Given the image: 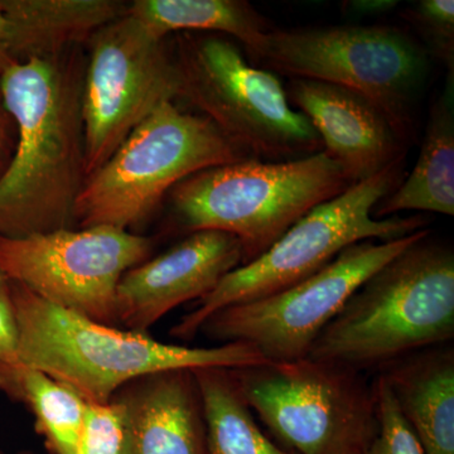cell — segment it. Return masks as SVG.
Returning <instances> with one entry per match:
<instances>
[{
  "instance_id": "28",
  "label": "cell",
  "mask_w": 454,
  "mask_h": 454,
  "mask_svg": "<svg viewBox=\"0 0 454 454\" xmlns=\"http://www.w3.org/2000/svg\"><path fill=\"white\" fill-rule=\"evenodd\" d=\"M14 61L11 55V40H9V25L4 12L0 7V76L5 73Z\"/></svg>"
},
{
  "instance_id": "29",
  "label": "cell",
  "mask_w": 454,
  "mask_h": 454,
  "mask_svg": "<svg viewBox=\"0 0 454 454\" xmlns=\"http://www.w3.org/2000/svg\"><path fill=\"white\" fill-rule=\"evenodd\" d=\"M0 454H7L3 452L2 450H0ZM17 454H33L32 452H28V450H22V452L17 453Z\"/></svg>"
},
{
  "instance_id": "25",
  "label": "cell",
  "mask_w": 454,
  "mask_h": 454,
  "mask_svg": "<svg viewBox=\"0 0 454 454\" xmlns=\"http://www.w3.org/2000/svg\"><path fill=\"white\" fill-rule=\"evenodd\" d=\"M18 330L11 279L0 271V360L16 361Z\"/></svg>"
},
{
  "instance_id": "4",
  "label": "cell",
  "mask_w": 454,
  "mask_h": 454,
  "mask_svg": "<svg viewBox=\"0 0 454 454\" xmlns=\"http://www.w3.org/2000/svg\"><path fill=\"white\" fill-rule=\"evenodd\" d=\"M351 186L340 164L322 151L283 162L245 158L201 170L173 187L166 201L187 235L214 230L235 236L247 264L316 206Z\"/></svg>"
},
{
  "instance_id": "11",
  "label": "cell",
  "mask_w": 454,
  "mask_h": 454,
  "mask_svg": "<svg viewBox=\"0 0 454 454\" xmlns=\"http://www.w3.org/2000/svg\"><path fill=\"white\" fill-rule=\"evenodd\" d=\"M82 114L86 177L166 101L178 98L172 46L129 13L88 41Z\"/></svg>"
},
{
  "instance_id": "10",
  "label": "cell",
  "mask_w": 454,
  "mask_h": 454,
  "mask_svg": "<svg viewBox=\"0 0 454 454\" xmlns=\"http://www.w3.org/2000/svg\"><path fill=\"white\" fill-rule=\"evenodd\" d=\"M429 232L426 227L396 240L351 245L324 269L284 291L217 310L200 333L220 345L252 346L269 363L306 358L317 337L358 286Z\"/></svg>"
},
{
  "instance_id": "24",
  "label": "cell",
  "mask_w": 454,
  "mask_h": 454,
  "mask_svg": "<svg viewBox=\"0 0 454 454\" xmlns=\"http://www.w3.org/2000/svg\"><path fill=\"white\" fill-rule=\"evenodd\" d=\"M74 454H128L127 424L115 402L88 403Z\"/></svg>"
},
{
  "instance_id": "7",
  "label": "cell",
  "mask_w": 454,
  "mask_h": 454,
  "mask_svg": "<svg viewBox=\"0 0 454 454\" xmlns=\"http://www.w3.org/2000/svg\"><path fill=\"white\" fill-rule=\"evenodd\" d=\"M172 50L178 98L249 157L283 162L324 151L315 128L289 103L276 74L250 65L234 41L214 33H178Z\"/></svg>"
},
{
  "instance_id": "19",
  "label": "cell",
  "mask_w": 454,
  "mask_h": 454,
  "mask_svg": "<svg viewBox=\"0 0 454 454\" xmlns=\"http://www.w3.org/2000/svg\"><path fill=\"white\" fill-rule=\"evenodd\" d=\"M128 13L166 40L172 33H214L240 42L254 59L271 27L245 0H134Z\"/></svg>"
},
{
  "instance_id": "12",
  "label": "cell",
  "mask_w": 454,
  "mask_h": 454,
  "mask_svg": "<svg viewBox=\"0 0 454 454\" xmlns=\"http://www.w3.org/2000/svg\"><path fill=\"white\" fill-rule=\"evenodd\" d=\"M153 240L112 226L0 238V271L57 307L115 325L121 277L151 256Z\"/></svg>"
},
{
  "instance_id": "1",
  "label": "cell",
  "mask_w": 454,
  "mask_h": 454,
  "mask_svg": "<svg viewBox=\"0 0 454 454\" xmlns=\"http://www.w3.org/2000/svg\"><path fill=\"white\" fill-rule=\"evenodd\" d=\"M79 47L50 59L14 62L0 76L18 140L0 175V238L74 229L86 179Z\"/></svg>"
},
{
  "instance_id": "5",
  "label": "cell",
  "mask_w": 454,
  "mask_h": 454,
  "mask_svg": "<svg viewBox=\"0 0 454 454\" xmlns=\"http://www.w3.org/2000/svg\"><path fill=\"white\" fill-rule=\"evenodd\" d=\"M403 166L404 160L316 206L262 255L226 274L173 325L170 334L193 339L217 310L284 291L324 269L351 245L396 240L426 229L428 223L422 216H372L376 205L403 181Z\"/></svg>"
},
{
  "instance_id": "6",
  "label": "cell",
  "mask_w": 454,
  "mask_h": 454,
  "mask_svg": "<svg viewBox=\"0 0 454 454\" xmlns=\"http://www.w3.org/2000/svg\"><path fill=\"white\" fill-rule=\"evenodd\" d=\"M249 157L203 115L160 104L103 166L89 175L74 207L79 229L142 225L179 182Z\"/></svg>"
},
{
  "instance_id": "17",
  "label": "cell",
  "mask_w": 454,
  "mask_h": 454,
  "mask_svg": "<svg viewBox=\"0 0 454 454\" xmlns=\"http://www.w3.org/2000/svg\"><path fill=\"white\" fill-rule=\"evenodd\" d=\"M14 62L50 59L88 43L104 26L124 17L121 0H0Z\"/></svg>"
},
{
  "instance_id": "2",
  "label": "cell",
  "mask_w": 454,
  "mask_h": 454,
  "mask_svg": "<svg viewBox=\"0 0 454 454\" xmlns=\"http://www.w3.org/2000/svg\"><path fill=\"white\" fill-rule=\"evenodd\" d=\"M428 235L409 245L348 298L309 356L355 372L382 369L454 339V253Z\"/></svg>"
},
{
  "instance_id": "15",
  "label": "cell",
  "mask_w": 454,
  "mask_h": 454,
  "mask_svg": "<svg viewBox=\"0 0 454 454\" xmlns=\"http://www.w3.org/2000/svg\"><path fill=\"white\" fill-rule=\"evenodd\" d=\"M112 400L127 424L128 454H205V414L193 370L142 376Z\"/></svg>"
},
{
  "instance_id": "9",
  "label": "cell",
  "mask_w": 454,
  "mask_h": 454,
  "mask_svg": "<svg viewBox=\"0 0 454 454\" xmlns=\"http://www.w3.org/2000/svg\"><path fill=\"white\" fill-rule=\"evenodd\" d=\"M229 372L245 404L293 452L357 454L378 432L363 372L309 357Z\"/></svg>"
},
{
  "instance_id": "23",
  "label": "cell",
  "mask_w": 454,
  "mask_h": 454,
  "mask_svg": "<svg viewBox=\"0 0 454 454\" xmlns=\"http://www.w3.org/2000/svg\"><path fill=\"white\" fill-rule=\"evenodd\" d=\"M372 385L378 432L357 454H424L413 429L400 413L387 382L379 375Z\"/></svg>"
},
{
  "instance_id": "27",
  "label": "cell",
  "mask_w": 454,
  "mask_h": 454,
  "mask_svg": "<svg viewBox=\"0 0 454 454\" xmlns=\"http://www.w3.org/2000/svg\"><path fill=\"white\" fill-rule=\"evenodd\" d=\"M14 124L12 121L11 115H9L7 110H5L4 104H3L2 94H0V175L3 170L8 166L9 155H11V127Z\"/></svg>"
},
{
  "instance_id": "13",
  "label": "cell",
  "mask_w": 454,
  "mask_h": 454,
  "mask_svg": "<svg viewBox=\"0 0 454 454\" xmlns=\"http://www.w3.org/2000/svg\"><path fill=\"white\" fill-rule=\"evenodd\" d=\"M235 236L203 230L188 234L168 252L131 268L116 288V324L145 333L170 310L214 291L243 264Z\"/></svg>"
},
{
  "instance_id": "22",
  "label": "cell",
  "mask_w": 454,
  "mask_h": 454,
  "mask_svg": "<svg viewBox=\"0 0 454 454\" xmlns=\"http://www.w3.org/2000/svg\"><path fill=\"white\" fill-rule=\"evenodd\" d=\"M427 44V53L438 59L454 77V2L420 0L402 13Z\"/></svg>"
},
{
  "instance_id": "18",
  "label": "cell",
  "mask_w": 454,
  "mask_h": 454,
  "mask_svg": "<svg viewBox=\"0 0 454 454\" xmlns=\"http://www.w3.org/2000/svg\"><path fill=\"white\" fill-rule=\"evenodd\" d=\"M404 211L454 215V77L430 107L419 157L411 175L373 208L375 219Z\"/></svg>"
},
{
  "instance_id": "16",
  "label": "cell",
  "mask_w": 454,
  "mask_h": 454,
  "mask_svg": "<svg viewBox=\"0 0 454 454\" xmlns=\"http://www.w3.org/2000/svg\"><path fill=\"white\" fill-rule=\"evenodd\" d=\"M400 413L424 454H454V351L447 345L415 352L382 369Z\"/></svg>"
},
{
  "instance_id": "26",
  "label": "cell",
  "mask_w": 454,
  "mask_h": 454,
  "mask_svg": "<svg viewBox=\"0 0 454 454\" xmlns=\"http://www.w3.org/2000/svg\"><path fill=\"white\" fill-rule=\"evenodd\" d=\"M399 5L396 0H349L342 3V9L358 17H376L389 13Z\"/></svg>"
},
{
  "instance_id": "14",
  "label": "cell",
  "mask_w": 454,
  "mask_h": 454,
  "mask_svg": "<svg viewBox=\"0 0 454 454\" xmlns=\"http://www.w3.org/2000/svg\"><path fill=\"white\" fill-rule=\"evenodd\" d=\"M289 103L304 114L324 145L356 184L405 160L403 142L387 114L364 95L333 83L292 79Z\"/></svg>"
},
{
  "instance_id": "3",
  "label": "cell",
  "mask_w": 454,
  "mask_h": 454,
  "mask_svg": "<svg viewBox=\"0 0 454 454\" xmlns=\"http://www.w3.org/2000/svg\"><path fill=\"white\" fill-rule=\"evenodd\" d=\"M17 360L49 373L86 403L106 404L128 382L168 370L239 369L265 363L244 343L186 348L119 330L57 307L12 282Z\"/></svg>"
},
{
  "instance_id": "8",
  "label": "cell",
  "mask_w": 454,
  "mask_h": 454,
  "mask_svg": "<svg viewBox=\"0 0 454 454\" xmlns=\"http://www.w3.org/2000/svg\"><path fill=\"white\" fill-rule=\"evenodd\" d=\"M255 64L291 79L354 90L387 114L403 142L413 138L414 110L429 74V59L402 29L384 26L271 28Z\"/></svg>"
},
{
  "instance_id": "21",
  "label": "cell",
  "mask_w": 454,
  "mask_h": 454,
  "mask_svg": "<svg viewBox=\"0 0 454 454\" xmlns=\"http://www.w3.org/2000/svg\"><path fill=\"white\" fill-rule=\"evenodd\" d=\"M202 396L205 454H293L278 447L255 422L229 369L193 370Z\"/></svg>"
},
{
  "instance_id": "20",
  "label": "cell",
  "mask_w": 454,
  "mask_h": 454,
  "mask_svg": "<svg viewBox=\"0 0 454 454\" xmlns=\"http://www.w3.org/2000/svg\"><path fill=\"white\" fill-rule=\"evenodd\" d=\"M0 391L35 418L51 454H74L88 403L49 373L20 361L0 360Z\"/></svg>"
}]
</instances>
